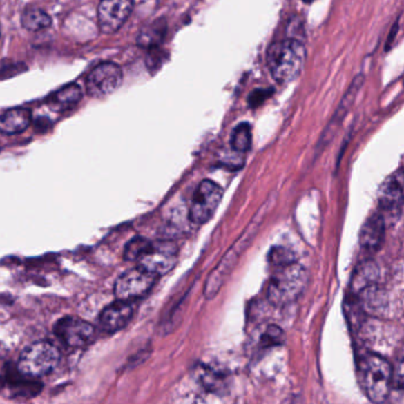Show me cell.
<instances>
[{"instance_id": "6da1fadb", "label": "cell", "mask_w": 404, "mask_h": 404, "mask_svg": "<svg viewBox=\"0 0 404 404\" xmlns=\"http://www.w3.org/2000/svg\"><path fill=\"white\" fill-rule=\"evenodd\" d=\"M306 48L299 38L287 37L273 43L267 51V64L273 79L288 84L298 79L304 69Z\"/></svg>"}, {"instance_id": "7a4b0ae2", "label": "cell", "mask_w": 404, "mask_h": 404, "mask_svg": "<svg viewBox=\"0 0 404 404\" xmlns=\"http://www.w3.org/2000/svg\"><path fill=\"white\" fill-rule=\"evenodd\" d=\"M358 377L363 392L374 403H383L394 384L390 363L378 354H365L358 360Z\"/></svg>"}, {"instance_id": "3957f363", "label": "cell", "mask_w": 404, "mask_h": 404, "mask_svg": "<svg viewBox=\"0 0 404 404\" xmlns=\"http://www.w3.org/2000/svg\"><path fill=\"white\" fill-rule=\"evenodd\" d=\"M307 281V271L299 263L281 267L269 282L268 299L276 306L291 304L302 294Z\"/></svg>"}, {"instance_id": "277c9868", "label": "cell", "mask_w": 404, "mask_h": 404, "mask_svg": "<svg viewBox=\"0 0 404 404\" xmlns=\"http://www.w3.org/2000/svg\"><path fill=\"white\" fill-rule=\"evenodd\" d=\"M59 350L52 343L46 340L32 343L19 356L18 372L28 378L37 379L52 372L59 365Z\"/></svg>"}, {"instance_id": "5b68a950", "label": "cell", "mask_w": 404, "mask_h": 404, "mask_svg": "<svg viewBox=\"0 0 404 404\" xmlns=\"http://www.w3.org/2000/svg\"><path fill=\"white\" fill-rule=\"evenodd\" d=\"M223 197V190L213 180H202L192 196L189 218L193 224H204L216 213Z\"/></svg>"}, {"instance_id": "8992f818", "label": "cell", "mask_w": 404, "mask_h": 404, "mask_svg": "<svg viewBox=\"0 0 404 404\" xmlns=\"http://www.w3.org/2000/svg\"><path fill=\"white\" fill-rule=\"evenodd\" d=\"M178 261V247L170 240L152 242L146 253L138 261L139 268L155 276H165Z\"/></svg>"}, {"instance_id": "52a82bcc", "label": "cell", "mask_w": 404, "mask_h": 404, "mask_svg": "<svg viewBox=\"0 0 404 404\" xmlns=\"http://www.w3.org/2000/svg\"><path fill=\"white\" fill-rule=\"evenodd\" d=\"M155 279L157 276L137 267L117 278L114 285V293L117 300L132 302L146 296L153 287Z\"/></svg>"}, {"instance_id": "ba28073f", "label": "cell", "mask_w": 404, "mask_h": 404, "mask_svg": "<svg viewBox=\"0 0 404 404\" xmlns=\"http://www.w3.org/2000/svg\"><path fill=\"white\" fill-rule=\"evenodd\" d=\"M122 84V71L114 62H104L97 64L89 71L86 79V89L88 95L102 99L115 92Z\"/></svg>"}, {"instance_id": "9c48e42d", "label": "cell", "mask_w": 404, "mask_h": 404, "mask_svg": "<svg viewBox=\"0 0 404 404\" xmlns=\"http://www.w3.org/2000/svg\"><path fill=\"white\" fill-rule=\"evenodd\" d=\"M55 334L63 344L79 349L93 343L95 329L90 323L81 318L64 317L56 323Z\"/></svg>"}, {"instance_id": "30bf717a", "label": "cell", "mask_w": 404, "mask_h": 404, "mask_svg": "<svg viewBox=\"0 0 404 404\" xmlns=\"http://www.w3.org/2000/svg\"><path fill=\"white\" fill-rule=\"evenodd\" d=\"M133 3L128 0H104L97 8V18L101 32L110 35L117 32L125 24L133 11Z\"/></svg>"}, {"instance_id": "8fae6325", "label": "cell", "mask_w": 404, "mask_h": 404, "mask_svg": "<svg viewBox=\"0 0 404 404\" xmlns=\"http://www.w3.org/2000/svg\"><path fill=\"white\" fill-rule=\"evenodd\" d=\"M404 203V169L389 175L381 185L378 204L384 211H395Z\"/></svg>"}, {"instance_id": "7c38bea8", "label": "cell", "mask_w": 404, "mask_h": 404, "mask_svg": "<svg viewBox=\"0 0 404 404\" xmlns=\"http://www.w3.org/2000/svg\"><path fill=\"white\" fill-rule=\"evenodd\" d=\"M132 316H133V307L131 302L117 300L107 306L101 312L99 321H100L101 327L106 332L114 334L124 329L132 319Z\"/></svg>"}, {"instance_id": "4fadbf2b", "label": "cell", "mask_w": 404, "mask_h": 404, "mask_svg": "<svg viewBox=\"0 0 404 404\" xmlns=\"http://www.w3.org/2000/svg\"><path fill=\"white\" fill-rule=\"evenodd\" d=\"M385 238V220L381 213H376L367 218L359 233V243L363 249L376 251L383 244Z\"/></svg>"}, {"instance_id": "5bb4252c", "label": "cell", "mask_w": 404, "mask_h": 404, "mask_svg": "<svg viewBox=\"0 0 404 404\" xmlns=\"http://www.w3.org/2000/svg\"><path fill=\"white\" fill-rule=\"evenodd\" d=\"M378 267L374 261H364L354 271L351 281L350 292L352 296H357L367 291V288L375 286L376 280L378 279Z\"/></svg>"}, {"instance_id": "9a60e30c", "label": "cell", "mask_w": 404, "mask_h": 404, "mask_svg": "<svg viewBox=\"0 0 404 404\" xmlns=\"http://www.w3.org/2000/svg\"><path fill=\"white\" fill-rule=\"evenodd\" d=\"M31 124V113L26 108H13L0 117V131L5 135H15L24 132Z\"/></svg>"}, {"instance_id": "2e32d148", "label": "cell", "mask_w": 404, "mask_h": 404, "mask_svg": "<svg viewBox=\"0 0 404 404\" xmlns=\"http://www.w3.org/2000/svg\"><path fill=\"white\" fill-rule=\"evenodd\" d=\"M363 82H364V77H363V75L357 76V77L354 79V82H352L350 87H349V90H347L345 96H344L342 102L338 106V109L336 110V113H334V119L329 122L327 131H326L325 134L323 135V138H325L326 137V140H327V139H329L327 137H329V134H334L336 127L340 125V122H342L343 119L345 117L346 113L350 110L351 106L354 104V99H356V96L358 94L359 89L362 87Z\"/></svg>"}, {"instance_id": "e0dca14e", "label": "cell", "mask_w": 404, "mask_h": 404, "mask_svg": "<svg viewBox=\"0 0 404 404\" xmlns=\"http://www.w3.org/2000/svg\"><path fill=\"white\" fill-rule=\"evenodd\" d=\"M166 35V21L163 18H158L157 21H152L148 26H144L139 32L137 42L142 48L153 49L163 42L164 37Z\"/></svg>"}, {"instance_id": "ac0fdd59", "label": "cell", "mask_w": 404, "mask_h": 404, "mask_svg": "<svg viewBox=\"0 0 404 404\" xmlns=\"http://www.w3.org/2000/svg\"><path fill=\"white\" fill-rule=\"evenodd\" d=\"M21 23L28 31L38 32L51 26V17L43 10L29 8L21 13Z\"/></svg>"}, {"instance_id": "d6986e66", "label": "cell", "mask_w": 404, "mask_h": 404, "mask_svg": "<svg viewBox=\"0 0 404 404\" xmlns=\"http://www.w3.org/2000/svg\"><path fill=\"white\" fill-rule=\"evenodd\" d=\"M251 127L248 122H242L233 128L230 137V147L231 150L244 155L251 147Z\"/></svg>"}, {"instance_id": "ffe728a7", "label": "cell", "mask_w": 404, "mask_h": 404, "mask_svg": "<svg viewBox=\"0 0 404 404\" xmlns=\"http://www.w3.org/2000/svg\"><path fill=\"white\" fill-rule=\"evenodd\" d=\"M82 99V89L79 84H68L66 87L61 88L59 92L55 93L52 96V104L57 106V108H69L71 106H75Z\"/></svg>"}, {"instance_id": "44dd1931", "label": "cell", "mask_w": 404, "mask_h": 404, "mask_svg": "<svg viewBox=\"0 0 404 404\" xmlns=\"http://www.w3.org/2000/svg\"><path fill=\"white\" fill-rule=\"evenodd\" d=\"M152 242L145 238H134L126 244L124 250V258L126 261H137L138 262L142 255L146 253Z\"/></svg>"}, {"instance_id": "7402d4cb", "label": "cell", "mask_w": 404, "mask_h": 404, "mask_svg": "<svg viewBox=\"0 0 404 404\" xmlns=\"http://www.w3.org/2000/svg\"><path fill=\"white\" fill-rule=\"evenodd\" d=\"M198 379H200L202 385H204L210 392H216L220 389L222 384V378L217 375L215 371L208 367H198Z\"/></svg>"}, {"instance_id": "603a6c76", "label": "cell", "mask_w": 404, "mask_h": 404, "mask_svg": "<svg viewBox=\"0 0 404 404\" xmlns=\"http://www.w3.org/2000/svg\"><path fill=\"white\" fill-rule=\"evenodd\" d=\"M269 260L278 268L296 262V258H294V254H293L292 251L285 249L282 247H276V248L271 250V254H269Z\"/></svg>"}, {"instance_id": "cb8c5ba5", "label": "cell", "mask_w": 404, "mask_h": 404, "mask_svg": "<svg viewBox=\"0 0 404 404\" xmlns=\"http://www.w3.org/2000/svg\"><path fill=\"white\" fill-rule=\"evenodd\" d=\"M284 340V332L278 326H269L263 334L262 345L264 347L279 345Z\"/></svg>"}, {"instance_id": "d4e9b609", "label": "cell", "mask_w": 404, "mask_h": 404, "mask_svg": "<svg viewBox=\"0 0 404 404\" xmlns=\"http://www.w3.org/2000/svg\"><path fill=\"white\" fill-rule=\"evenodd\" d=\"M271 89H256L249 96L250 107H258L271 95Z\"/></svg>"}, {"instance_id": "484cf974", "label": "cell", "mask_w": 404, "mask_h": 404, "mask_svg": "<svg viewBox=\"0 0 404 404\" xmlns=\"http://www.w3.org/2000/svg\"><path fill=\"white\" fill-rule=\"evenodd\" d=\"M394 384L398 389H404V358L401 359L394 370Z\"/></svg>"}]
</instances>
